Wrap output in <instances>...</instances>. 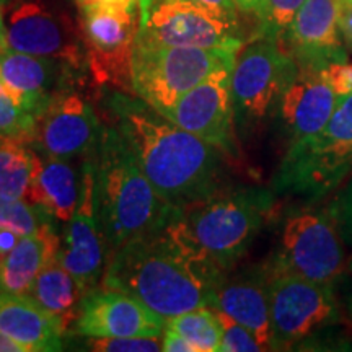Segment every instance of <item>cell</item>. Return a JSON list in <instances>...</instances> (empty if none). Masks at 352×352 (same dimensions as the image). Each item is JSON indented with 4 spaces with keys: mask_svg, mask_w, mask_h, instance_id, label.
I'll return each instance as SVG.
<instances>
[{
    "mask_svg": "<svg viewBox=\"0 0 352 352\" xmlns=\"http://www.w3.org/2000/svg\"><path fill=\"white\" fill-rule=\"evenodd\" d=\"M266 270V267H264ZM272 351L294 349L324 336L342 321L336 284L267 271Z\"/></svg>",
    "mask_w": 352,
    "mask_h": 352,
    "instance_id": "cell-7",
    "label": "cell"
},
{
    "mask_svg": "<svg viewBox=\"0 0 352 352\" xmlns=\"http://www.w3.org/2000/svg\"><path fill=\"white\" fill-rule=\"evenodd\" d=\"M116 2H124V0H78L80 6H90V3H116Z\"/></svg>",
    "mask_w": 352,
    "mask_h": 352,
    "instance_id": "cell-42",
    "label": "cell"
},
{
    "mask_svg": "<svg viewBox=\"0 0 352 352\" xmlns=\"http://www.w3.org/2000/svg\"><path fill=\"white\" fill-rule=\"evenodd\" d=\"M338 100L323 70L300 67L274 113L287 147L318 134L333 116Z\"/></svg>",
    "mask_w": 352,
    "mask_h": 352,
    "instance_id": "cell-19",
    "label": "cell"
},
{
    "mask_svg": "<svg viewBox=\"0 0 352 352\" xmlns=\"http://www.w3.org/2000/svg\"><path fill=\"white\" fill-rule=\"evenodd\" d=\"M6 46L25 54L52 57L74 69L87 65L82 33L63 8L46 0H16L7 13Z\"/></svg>",
    "mask_w": 352,
    "mask_h": 352,
    "instance_id": "cell-12",
    "label": "cell"
},
{
    "mask_svg": "<svg viewBox=\"0 0 352 352\" xmlns=\"http://www.w3.org/2000/svg\"><path fill=\"white\" fill-rule=\"evenodd\" d=\"M0 46H6V21L2 15V6H0Z\"/></svg>",
    "mask_w": 352,
    "mask_h": 352,
    "instance_id": "cell-41",
    "label": "cell"
},
{
    "mask_svg": "<svg viewBox=\"0 0 352 352\" xmlns=\"http://www.w3.org/2000/svg\"><path fill=\"white\" fill-rule=\"evenodd\" d=\"M28 296L52 316H56L67 331L72 321L77 318L83 292L72 274L54 259L43 267V271L34 279Z\"/></svg>",
    "mask_w": 352,
    "mask_h": 352,
    "instance_id": "cell-24",
    "label": "cell"
},
{
    "mask_svg": "<svg viewBox=\"0 0 352 352\" xmlns=\"http://www.w3.org/2000/svg\"><path fill=\"white\" fill-rule=\"evenodd\" d=\"M298 64L271 38H254L240 50L232 70L235 124L248 127L274 116L280 96L297 77Z\"/></svg>",
    "mask_w": 352,
    "mask_h": 352,
    "instance_id": "cell-10",
    "label": "cell"
},
{
    "mask_svg": "<svg viewBox=\"0 0 352 352\" xmlns=\"http://www.w3.org/2000/svg\"><path fill=\"white\" fill-rule=\"evenodd\" d=\"M101 131L91 104L80 95L63 91L36 121L32 140L46 157L72 160L95 152Z\"/></svg>",
    "mask_w": 352,
    "mask_h": 352,
    "instance_id": "cell-16",
    "label": "cell"
},
{
    "mask_svg": "<svg viewBox=\"0 0 352 352\" xmlns=\"http://www.w3.org/2000/svg\"><path fill=\"white\" fill-rule=\"evenodd\" d=\"M107 241L100 230L95 208L94 157L82 166L78 206L64 228L57 261L72 274L82 292L98 287L107 264Z\"/></svg>",
    "mask_w": 352,
    "mask_h": 352,
    "instance_id": "cell-14",
    "label": "cell"
},
{
    "mask_svg": "<svg viewBox=\"0 0 352 352\" xmlns=\"http://www.w3.org/2000/svg\"><path fill=\"white\" fill-rule=\"evenodd\" d=\"M338 12V25L347 51L352 52V0H334Z\"/></svg>",
    "mask_w": 352,
    "mask_h": 352,
    "instance_id": "cell-34",
    "label": "cell"
},
{
    "mask_svg": "<svg viewBox=\"0 0 352 352\" xmlns=\"http://www.w3.org/2000/svg\"><path fill=\"white\" fill-rule=\"evenodd\" d=\"M166 329L178 333L196 347L197 352H219L222 323L217 311L209 307L197 308L166 320Z\"/></svg>",
    "mask_w": 352,
    "mask_h": 352,
    "instance_id": "cell-26",
    "label": "cell"
},
{
    "mask_svg": "<svg viewBox=\"0 0 352 352\" xmlns=\"http://www.w3.org/2000/svg\"><path fill=\"white\" fill-rule=\"evenodd\" d=\"M90 351L100 352H158L162 342L158 338H88Z\"/></svg>",
    "mask_w": 352,
    "mask_h": 352,
    "instance_id": "cell-32",
    "label": "cell"
},
{
    "mask_svg": "<svg viewBox=\"0 0 352 352\" xmlns=\"http://www.w3.org/2000/svg\"><path fill=\"white\" fill-rule=\"evenodd\" d=\"M166 321L129 294L95 287L83 294L76 333L85 338H160Z\"/></svg>",
    "mask_w": 352,
    "mask_h": 352,
    "instance_id": "cell-15",
    "label": "cell"
},
{
    "mask_svg": "<svg viewBox=\"0 0 352 352\" xmlns=\"http://www.w3.org/2000/svg\"><path fill=\"white\" fill-rule=\"evenodd\" d=\"M80 189L82 173L70 160L46 157L39 160L23 199L52 219L69 222L78 206Z\"/></svg>",
    "mask_w": 352,
    "mask_h": 352,
    "instance_id": "cell-22",
    "label": "cell"
},
{
    "mask_svg": "<svg viewBox=\"0 0 352 352\" xmlns=\"http://www.w3.org/2000/svg\"><path fill=\"white\" fill-rule=\"evenodd\" d=\"M30 140L0 139V196L25 197L41 160Z\"/></svg>",
    "mask_w": 352,
    "mask_h": 352,
    "instance_id": "cell-25",
    "label": "cell"
},
{
    "mask_svg": "<svg viewBox=\"0 0 352 352\" xmlns=\"http://www.w3.org/2000/svg\"><path fill=\"white\" fill-rule=\"evenodd\" d=\"M352 175V94L338 100L327 126L287 147L272 179L274 195L308 204L327 199Z\"/></svg>",
    "mask_w": 352,
    "mask_h": 352,
    "instance_id": "cell-5",
    "label": "cell"
},
{
    "mask_svg": "<svg viewBox=\"0 0 352 352\" xmlns=\"http://www.w3.org/2000/svg\"><path fill=\"white\" fill-rule=\"evenodd\" d=\"M21 236L10 228H0V256L6 258L8 253L15 248Z\"/></svg>",
    "mask_w": 352,
    "mask_h": 352,
    "instance_id": "cell-38",
    "label": "cell"
},
{
    "mask_svg": "<svg viewBox=\"0 0 352 352\" xmlns=\"http://www.w3.org/2000/svg\"><path fill=\"white\" fill-rule=\"evenodd\" d=\"M209 308L239 321L256 336L264 351H272L266 270L258 274L240 276L223 272L210 294Z\"/></svg>",
    "mask_w": 352,
    "mask_h": 352,
    "instance_id": "cell-20",
    "label": "cell"
},
{
    "mask_svg": "<svg viewBox=\"0 0 352 352\" xmlns=\"http://www.w3.org/2000/svg\"><path fill=\"white\" fill-rule=\"evenodd\" d=\"M6 292V290H3V287H2V284H0V296H2V294Z\"/></svg>",
    "mask_w": 352,
    "mask_h": 352,
    "instance_id": "cell-44",
    "label": "cell"
},
{
    "mask_svg": "<svg viewBox=\"0 0 352 352\" xmlns=\"http://www.w3.org/2000/svg\"><path fill=\"white\" fill-rule=\"evenodd\" d=\"M233 65L220 67L189 90L165 114L182 129L191 132L227 155H235V111L232 100Z\"/></svg>",
    "mask_w": 352,
    "mask_h": 352,
    "instance_id": "cell-13",
    "label": "cell"
},
{
    "mask_svg": "<svg viewBox=\"0 0 352 352\" xmlns=\"http://www.w3.org/2000/svg\"><path fill=\"white\" fill-rule=\"evenodd\" d=\"M305 0H264L256 13L259 26L256 38H271L280 43Z\"/></svg>",
    "mask_w": 352,
    "mask_h": 352,
    "instance_id": "cell-27",
    "label": "cell"
},
{
    "mask_svg": "<svg viewBox=\"0 0 352 352\" xmlns=\"http://www.w3.org/2000/svg\"><path fill=\"white\" fill-rule=\"evenodd\" d=\"M280 44L303 69L323 70L349 60L334 0H305Z\"/></svg>",
    "mask_w": 352,
    "mask_h": 352,
    "instance_id": "cell-17",
    "label": "cell"
},
{
    "mask_svg": "<svg viewBox=\"0 0 352 352\" xmlns=\"http://www.w3.org/2000/svg\"><path fill=\"white\" fill-rule=\"evenodd\" d=\"M0 331L23 344L28 352L63 351L65 329L56 316L30 296H0Z\"/></svg>",
    "mask_w": 352,
    "mask_h": 352,
    "instance_id": "cell-21",
    "label": "cell"
},
{
    "mask_svg": "<svg viewBox=\"0 0 352 352\" xmlns=\"http://www.w3.org/2000/svg\"><path fill=\"white\" fill-rule=\"evenodd\" d=\"M346 266L344 241L328 208L307 202L285 214L267 271L338 284Z\"/></svg>",
    "mask_w": 352,
    "mask_h": 352,
    "instance_id": "cell-8",
    "label": "cell"
},
{
    "mask_svg": "<svg viewBox=\"0 0 352 352\" xmlns=\"http://www.w3.org/2000/svg\"><path fill=\"white\" fill-rule=\"evenodd\" d=\"M327 208L344 245L352 248V175L334 191Z\"/></svg>",
    "mask_w": 352,
    "mask_h": 352,
    "instance_id": "cell-31",
    "label": "cell"
},
{
    "mask_svg": "<svg viewBox=\"0 0 352 352\" xmlns=\"http://www.w3.org/2000/svg\"><path fill=\"white\" fill-rule=\"evenodd\" d=\"M74 69L52 57H39L0 46V82L15 103L39 120L52 100L65 91V77Z\"/></svg>",
    "mask_w": 352,
    "mask_h": 352,
    "instance_id": "cell-18",
    "label": "cell"
},
{
    "mask_svg": "<svg viewBox=\"0 0 352 352\" xmlns=\"http://www.w3.org/2000/svg\"><path fill=\"white\" fill-rule=\"evenodd\" d=\"M189 2L197 3V6L201 7L210 8V10L222 13V15L230 16V19H236V10H239V8H236L233 0H189Z\"/></svg>",
    "mask_w": 352,
    "mask_h": 352,
    "instance_id": "cell-37",
    "label": "cell"
},
{
    "mask_svg": "<svg viewBox=\"0 0 352 352\" xmlns=\"http://www.w3.org/2000/svg\"><path fill=\"white\" fill-rule=\"evenodd\" d=\"M36 120L25 113L0 82V139L32 140Z\"/></svg>",
    "mask_w": 352,
    "mask_h": 352,
    "instance_id": "cell-29",
    "label": "cell"
},
{
    "mask_svg": "<svg viewBox=\"0 0 352 352\" xmlns=\"http://www.w3.org/2000/svg\"><path fill=\"white\" fill-rule=\"evenodd\" d=\"M222 323V341L219 352H258L264 351L256 336L248 328L240 324L230 316L217 311Z\"/></svg>",
    "mask_w": 352,
    "mask_h": 352,
    "instance_id": "cell-30",
    "label": "cell"
},
{
    "mask_svg": "<svg viewBox=\"0 0 352 352\" xmlns=\"http://www.w3.org/2000/svg\"><path fill=\"white\" fill-rule=\"evenodd\" d=\"M46 215L23 197L0 196V228H10L20 236L33 235L41 227Z\"/></svg>",
    "mask_w": 352,
    "mask_h": 352,
    "instance_id": "cell-28",
    "label": "cell"
},
{
    "mask_svg": "<svg viewBox=\"0 0 352 352\" xmlns=\"http://www.w3.org/2000/svg\"><path fill=\"white\" fill-rule=\"evenodd\" d=\"M8 2H10V0H0V6H6Z\"/></svg>",
    "mask_w": 352,
    "mask_h": 352,
    "instance_id": "cell-43",
    "label": "cell"
},
{
    "mask_svg": "<svg viewBox=\"0 0 352 352\" xmlns=\"http://www.w3.org/2000/svg\"><path fill=\"white\" fill-rule=\"evenodd\" d=\"M139 26V0L80 6V32L87 51V67L96 85L134 94L132 52Z\"/></svg>",
    "mask_w": 352,
    "mask_h": 352,
    "instance_id": "cell-9",
    "label": "cell"
},
{
    "mask_svg": "<svg viewBox=\"0 0 352 352\" xmlns=\"http://www.w3.org/2000/svg\"><path fill=\"white\" fill-rule=\"evenodd\" d=\"M0 352H28V349L13 338L0 331Z\"/></svg>",
    "mask_w": 352,
    "mask_h": 352,
    "instance_id": "cell-39",
    "label": "cell"
},
{
    "mask_svg": "<svg viewBox=\"0 0 352 352\" xmlns=\"http://www.w3.org/2000/svg\"><path fill=\"white\" fill-rule=\"evenodd\" d=\"M274 192L264 188L220 189L179 208L173 226L220 271H230L256 240L271 214Z\"/></svg>",
    "mask_w": 352,
    "mask_h": 352,
    "instance_id": "cell-4",
    "label": "cell"
},
{
    "mask_svg": "<svg viewBox=\"0 0 352 352\" xmlns=\"http://www.w3.org/2000/svg\"><path fill=\"white\" fill-rule=\"evenodd\" d=\"M47 219L43 220L36 233L21 236L15 248L3 259L0 284L6 292L28 296L34 279L43 271V267L57 259L60 236L47 222Z\"/></svg>",
    "mask_w": 352,
    "mask_h": 352,
    "instance_id": "cell-23",
    "label": "cell"
},
{
    "mask_svg": "<svg viewBox=\"0 0 352 352\" xmlns=\"http://www.w3.org/2000/svg\"><path fill=\"white\" fill-rule=\"evenodd\" d=\"M323 74L327 76L338 98L352 94V63L349 60L328 65L327 69H323Z\"/></svg>",
    "mask_w": 352,
    "mask_h": 352,
    "instance_id": "cell-33",
    "label": "cell"
},
{
    "mask_svg": "<svg viewBox=\"0 0 352 352\" xmlns=\"http://www.w3.org/2000/svg\"><path fill=\"white\" fill-rule=\"evenodd\" d=\"M233 2H235V6L239 10L246 12V13H254V15H256L264 0H233Z\"/></svg>",
    "mask_w": 352,
    "mask_h": 352,
    "instance_id": "cell-40",
    "label": "cell"
},
{
    "mask_svg": "<svg viewBox=\"0 0 352 352\" xmlns=\"http://www.w3.org/2000/svg\"><path fill=\"white\" fill-rule=\"evenodd\" d=\"M94 168L96 219L108 253L166 227L178 212L157 195L116 126L101 131Z\"/></svg>",
    "mask_w": 352,
    "mask_h": 352,
    "instance_id": "cell-3",
    "label": "cell"
},
{
    "mask_svg": "<svg viewBox=\"0 0 352 352\" xmlns=\"http://www.w3.org/2000/svg\"><path fill=\"white\" fill-rule=\"evenodd\" d=\"M240 51L179 47L135 38L132 52L134 94L165 116L171 108L220 67L235 64Z\"/></svg>",
    "mask_w": 352,
    "mask_h": 352,
    "instance_id": "cell-6",
    "label": "cell"
},
{
    "mask_svg": "<svg viewBox=\"0 0 352 352\" xmlns=\"http://www.w3.org/2000/svg\"><path fill=\"white\" fill-rule=\"evenodd\" d=\"M338 296L341 297V303L344 305V310L349 315L352 323V259L347 263L344 274L338 280Z\"/></svg>",
    "mask_w": 352,
    "mask_h": 352,
    "instance_id": "cell-35",
    "label": "cell"
},
{
    "mask_svg": "<svg viewBox=\"0 0 352 352\" xmlns=\"http://www.w3.org/2000/svg\"><path fill=\"white\" fill-rule=\"evenodd\" d=\"M139 39L148 43L204 50L243 46L239 20L189 0H139Z\"/></svg>",
    "mask_w": 352,
    "mask_h": 352,
    "instance_id": "cell-11",
    "label": "cell"
},
{
    "mask_svg": "<svg viewBox=\"0 0 352 352\" xmlns=\"http://www.w3.org/2000/svg\"><path fill=\"white\" fill-rule=\"evenodd\" d=\"M116 127L157 195L184 208L222 189V151L182 129L139 96H108Z\"/></svg>",
    "mask_w": 352,
    "mask_h": 352,
    "instance_id": "cell-1",
    "label": "cell"
},
{
    "mask_svg": "<svg viewBox=\"0 0 352 352\" xmlns=\"http://www.w3.org/2000/svg\"><path fill=\"white\" fill-rule=\"evenodd\" d=\"M222 274L171 220L160 230L113 250L101 287L129 294L166 321L209 307L210 294Z\"/></svg>",
    "mask_w": 352,
    "mask_h": 352,
    "instance_id": "cell-2",
    "label": "cell"
},
{
    "mask_svg": "<svg viewBox=\"0 0 352 352\" xmlns=\"http://www.w3.org/2000/svg\"><path fill=\"white\" fill-rule=\"evenodd\" d=\"M162 351L165 352H197L195 346L178 333L171 331V329L165 328L164 341H162Z\"/></svg>",
    "mask_w": 352,
    "mask_h": 352,
    "instance_id": "cell-36",
    "label": "cell"
}]
</instances>
